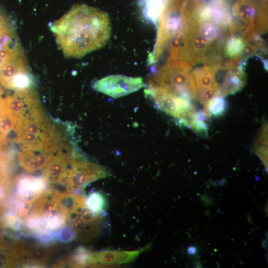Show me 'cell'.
Returning <instances> with one entry per match:
<instances>
[{
	"label": "cell",
	"instance_id": "cell-1",
	"mask_svg": "<svg viewBox=\"0 0 268 268\" xmlns=\"http://www.w3.org/2000/svg\"><path fill=\"white\" fill-rule=\"evenodd\" d=\"M58 46L67 58H79L102 48L109 40L108 14L86 4L73 6L50 26Z\"/></svg>",
	"mask_w": 268,
	"mask_h": 268
},
{
	"label": "cell",
	"instance_id": "cell-2",
	"mask_svg": "<svg viewBox=\"0 0 268 268\" xmlns=\"http://www.w3.org/2000/svg\"><path fill=\"white\" fill-rule=\"evenodd\" d=\"M191 68L189 63L184 61H168L157 69L149 81L176 96L191 100L197 97V93Z\"/></svg>",
	"mask_w": 268,
	"mask_h": 268
},
{
	"label": "cell",
	"instance_id": "cell-3",
	"mask_svg": "<svg viewBox=\"0 0 268 268\" xmlns=\"http://www.w3.org/2000/svg\"><path fill=\"white\" fill-rule=\"evenodd\" d=\"M144 91L159 109L177 119L184 126L188 127L198 113L191 100L176 96L150 81Z\"/></svg>",
	"mask_w": 268,
	"mask_h": 268
},
{
	"label": "cell",
	"instance_id": "cell-4",
	"mask_svg": "<svg viewBox=\"0 0 268 268\" xmlns=\"http://www.w3.org/2000/svg\"><path fill=\"white\" fill-rule=\"evenodd\" d=\"M109 175L107 169L99 164L79 158L68 171L61 184L60 193H71L82 189L88 184Z\"/></svg>",
	"mask_w": 268,
	"mask_h": 268
},
{
	"label": "cell",
	"instance_id": "cell-5",
	"mask_svg": "<svg viewBox=\"0 0 268 268\" xmlns=\"http://www.w3.org/2000/svg\"><path fill=\"white\" fill-rule=\"evenodd\" d=\"M143 85L141 77L114 74L96 81L93 84V88L110 97L119 98L137 91Z\"/></svg>",
	"mask_w": 268,
	"mask_h": 268
},
{
	"label": "cell",
	"instance_id": "cell-6",
	"mask_svg": "<svg viewBox=\"0 0 268 268\" xmlns=\"http://www.w3.org/2000/svg\"><path fill=\"white\" fill-rule=\"evenodd\" d=\"M194 78L198 99L205 105L211 98L217 96V89L212 67L206 65L194 71Z\"/></svg>",
	"mask_w": 268,
	"mask_h": 268
},
{
	"label": "cell",
	"instance_id": "cell-7",
	"mask_svg": "<svg viewBox=\"0 0 268 268\" xmlns=\"http://www.w3.org/2000/svg\"><path fill=\"white\" fill-rule=\"evenodd\" d=\"M144 248L134 251L104 250L91 252L92 266H107L131 262L146 250Z\"/></svg>",
	"mask_w": 268,
	"mask_h": 268
},
{
	"label": "cell",
	"instance_id": "cell-8",
	"mask_svg": "<svg viewBox=\"0 0 268 268\" xmlns=\"http://www.w3.org/2000/svg\"><path fill=\"white\" fill-rule=\"evenodd\" d=\"M46 186L42 177L22 175L17 180V194L22 201L31 204L46 189Z\"/></svg>",
	"mask_w": 268,
	"mask_h": 268
},
{
	"label": "cell",
	"instance_id": "cell-9",
	"mask_svg": "<svg viewBox=\"0 0 268 268\" xmlns=\"http://www.w3.org/2000/svg\"><path fill=\"white\" fill-rule=\"evenodd\" d=\"M183 0H140L143 11L148 19H157L169 8H180Z\"/></svg>",
	"mask_w": 268,
	"mask_h": 268
},
{
	"label": "cell",
	"instance_id": "cell-10",
	"mask_svg": "<svg viewBox=\"0 0 268 268\" xmlns=\"http://www.w3.org/2000/svg\"><path fill=\"white\" fill-rule=\"evenodd\" d=\"M19 242L11 244L0 242V268H13L18 266Z\"/></svg>",
	"mask_w": 268,
	"mask_h": 268
},
{
	"label": "cell",
	"instance_id": "cell-11",
	"mask_svg": "<svg viewBox=\"0 0 268 268\" xmlns=\"http://www.w3.org/2000/svg\"><path fill=\"white\" fill-rule=\"evenodd\" d=\"M63 266H70L75 268L92 266L91 252L83 247H79L71 256L65 260Z\"/></svg>",
	"mask_w": 268,
	"mask_h": 268
},
{
	"label": "cell",
	"instance_id": "cell-12",
	"mask_svg": "<svg viewBox=\"0 0 268 268\" xmlns=\"http://www.w3.org/2000/svg\"><path fill=\"white\" fill-rule=\"evenodd\" d=\"M245 42L242 37L233 36L230 38L226 43L225 54L227 58L233 59V62L238 60L245 50Z\"/></svg>",
	"mask_w": 268,
	"mask_h": 268
},
{
	"label": "cell",
	"instance_id": "cell-13",
	"mask_svg": "<svg viewBox=\"0 0 268 268\" xmlns=\"http://www.w3.org/2000/svg\"><path fill=\"white\" fill-rule=\"evenodd\" d=\"M226 107V104L223 97L215 96L204 105L202 113L205 118L217 117L223 114Z\"/></svg>",
	"mask_w": 268,
	"mask_h": 268
},
{
	"label": "cell",
	"instance_id": "cell-14",
	"mask_svg": "<svg viewBox=\"0 0 268 268\" xmlns=\"http://www.w3.org/2000/svg\"><path fill=\"white\" fill-rule=\"evenodd\" d=\"M86 207L93 213L102 214L107 207L105 196L99 192H93L86 198Z\"/></svg>",
	"mask_w": 268,
	"mask_h": 268
},
{
	"label": "cell",
	"instance_id": "cell-15",
	"mask_svg": "<svg viewBox=\"0 0 268 268\" xmlns=\"http://www.w3.org/2000/svg\"><path fill=\"white\" fill-rule=\"evenodd\" d=\"M201 0H184L180 13L184 21L188 19L201 3Z\"/></svg>",
	"mask_w": 268,
	"mask_h": 268
},
{
	"label": "cell",
	"instance_id": "cell-16",
	"mask_svg": "<svg viewBox=\"0 0 268 268\" xmlns=\"http://www.w3.org/2000/svg\"><path fill=\"white\" fill-rule=\"evenodd\" d=\"M76 237L75 231L68 225L63 226L56 234V239L62 243H68Z\"/></svg>",
	"mask_w": 268,
	"mask_h": 268
},
{
	"label": "cell",
	"instance_id": "cell-17",
	"mask_svg": "<svg viewBox=\"0 0 268 268\" xmlns=\"http://www.w3.org/2000/svg\"><path fill=\"white\" fill-rule=\"evenodd\" d=\"M9 192V182L0 179V206Z\"/></svg>",
	"mask_w": 268,
	"mask_h": 268
},
{
	"label": "cell",
	"instance_id": "cell-18",
	"mask_svg": "<svg viewBox=\"0 0 268 268\" xmlns=\"http://www.w3.org/2000/svg\"><path fill=\"white\" fill-rule=\"evenodd\" d=\"M196 248L194 247H190L188 249V253L191 255H194L196 252Z\"/></svg>",
	"mask_w": 268,
	"mask_h": 268
},
{
	"label": "cell",
	"instance_id": "cell-19",
	"mask_svg": "<svg viewBox=\"0 0 268 268\" xmlns=\"http://www.w3.org/2000/svg\"><path fill=\"white\" fill-rule=\"evenodd\" d=\"M2 241V237L1 235L0 234V242Z\"/></svg>",
	"mask_w": 268,
	"mask_h": 268
}]
</instances>
